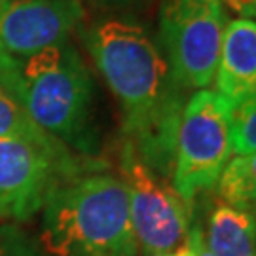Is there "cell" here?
<instances>
[{
  "label": "cell",
  "instance_id": "cell-12",
  "mask_svg": "<svg viewBox=\"0 0 256 256\" xmlns=\"http://www.w3.org/2000/svg\"><path fill=\"white\" fill-rule=\"evenodd\" d=\"M10 137L40 138L46 133L34 126L18 95L0 84V138Z\"/></svg>",
  "mask_w": 256,
  "mask_h": 256
},
{
  "label": "cell",
  "instance_id": "cell-17",
  "mask_svg": "<svg viewBox=\"0 0 256 256\" xmlns=\"http://www.w3.org/2000/svg\"><path fill=\"white\" fill-rule=\"evenodd\" d=\"M97 6L106 10H133V8H142L148 6L154 0H93Z\"/></svg>",
  "mask_w": 256,
  "mask_h": 256
},
{
  "label": "cell",
  "instance_id": "cell-1",
  "mask_svg": "<svg viewBox=\"0 0 256 256\" xmlns=\"http://www.w3.org/2000/svg\"><path fill=\"white\" fill-rule=\"evenodd\" d=\"M124 114L126 144L154 173L171 178L186 92L144 27L128 19H104L82 32Z\"/></svg>",
  "mask_w": 256,
  "mask_h": 256
},
{
  "label": "cell",
  "instance_id": "cell-13",
  "mask_svg": "<svg viewBox=\"0 0 256 256\" xmlns=\"http://www.w3.org/2000/svg\"><path fill=\"white\" fill-rule=\"evenodd\" d=\"M232 152L238 156L256 152V92L232 108Z\"/></svg>",
  "mask_w": 256,
  "mask_h": 256
},
{
  "label": "cell",
  "instance_id": "cell-5",
  "mask_svg": "<svg viewBox=\"0 0 256 256\" xmlns=\"http://www.w3.org/2000/svg\"><path fill=\"white\" fill-rule=\"evenodd\" d=\"M232 160V106L210 90L196 92L186 101L176 135L173 188L192 203L216 186Z\"/></svg>",
  "mask_w": 256,
  "mask_h": 256
},
{
  "label": "cell",
  "instance_id": "cell-10",
  "mask_svg": "<svg viewBox=\"0 0 256 256\" xmlns=\"http://www.w3.org/2000/svg\"><path fill=\"white\" fill-rule=\"evenodd\" d=\"M202 236L214 256H256V207H238L216 200Z\"/></svg>",
  "mask_w": 256,
  "mask_h": 256
},
{
  "label": "cell",
  "instance_id": "cell-4",
  "mask_svg": "<svg viewBox=\"0 0 256 256\" xmlns=\"http://www.w3.org/2000/svg\"><path fill=\"white\" fill-rule=\"evenodd\" d=\"M226 23L222 0H164L158 48L184 92L209 90L214 82Z\"/></svg>",
  "mask_w": 256,
  "mask_h": 256
},
{
  "label": "cell",
  "instance_id": "cell-16",
  "mask_svg": "<svg viewBox=\"0 0 256 256\" xmlns=\"http://www.w3.org/2000/svg\"><path fill=\"white\" fill-rule=\"evenodd\" d=\"M186 245L192 248L194 256H214L209 248H207L205 241H203L202 228H200V226H196V224H192V228H190V232H188Z\"/></svg>",
  "mask_w": 256,
  "mask_h": 256
},
{
  "label": "cell",
  "instance_id": "cell-3",
  "mask_svg": "<svg viewBox=\"0 0 256 256\" xmlns=\"http://www.w3.org/2000/svg\"><path fill=\"white\" fill-rule=\"evenodd\" d=\"M18 97L30 120L46 135L82 150L93 104V80L78 50L64 42L18 59Z\"/></svg>",
  "mask_w": 256,
  "mask_h": 256
},
{
  "label": "cell",
  "instance_id": "cell-15",
  "mask_svg": "<svg viewBox=\"0 0 256 256\" xmlns=\"http://www.w3.org/2000/svg\"><path fill=\"white\" fill-rule=\"evenodd\" d=\"M0 84L18 95V59L12 57L2 44H0Z\"/></svg>",
  "mask_w": 256,
  "mask_h": 256
},
{
  "label": "cell",
  "instance_id": "cell-6",
  "mask_svg": "<svg viewBox=\"0 0 256 256\" xmlns=\"http://www.w3.org/2000/svg\"><path fill=\"white\" fill-rule=\"evenodd\" d=\"M88 169L57 138H0V218L25 220L57 184Z\"/></svg>",
  "mask_w": 256,
  "mask_h": 256
},
{
  "label": "cell",
  "instance_id": "cell-14",
  "mask_svg": "<svg viewBox=\"0 0 256 256\" xmlns=\"http://www.w3.org/2000/svg\"><path fill=\"white\" fill-rule=\"evenodd\" d=\"M0 256H50L16 226L0 228Z\"/></svg>",
  "mask_w": 256,
  "mask_h": 256
},
{
  "label": "cell",
  "instance_id": "cell-7",
  "mask_svg": "<svg viewBox=\"0 0 256 256\" xmlns=\"http://www.w3.org/2000/svg\"><path fill=\"white\" fill-rule=\"evenodd\" d=\"M122 180L129 194V216L138 250L171 254L180 248L192 228V203L173 184L144 165L128 144L122 148Z\"/></svg>",
  "mask_w": 256,
  "mask_h": 256
},
{
  "label": "cell",
  "instance_id": "cell-18",
  "mask_svg": "<svg viewBox=\"0 0 256 256\" xmlns=\"http://www.w3.org/2000/svg\"><path fill=\"white\" fill-rule=\"evenodd\" d=\"M238 14L245 16L247 19L256 18V0H226Z\"/></svg>",
  "mask_w": 256,
  "mask_h": 256
},
{
  "label": "cell",
  "instance_id": "cell-9",
  "mask_svg": "<svg viewBox=\"0 0 256 256\" xmlns=\"http://www.w3.org/2000/svg\"><path fill=\"white\" fill-rule=\"evenodd\" d=\"M214 82L216 93L232 108L256 92V21L234 19L226 23Z\"/></svg>",
  "mask_w": 256,
  "mask_h": 256
},
{
  "label": "cell",
  "instance_id": "cell-20",
  "mask_svg": "<svg viewBox=\"0 0 256 256\" xmlns=\"http://www.w3.org/2000/svg\"><path fill=\"white\" fill-rule=\"evenodd\" d=\"M146 256H171V254H146Z\"/></svg>",
  "mask_w": 256,
  "mask_h": 256
},
{
  "label": "cell",
  "instance_id": "cell-2",
  "mask_svg": "<svg viewBox=\"0 0 256 256\" xmlns=\"http://www.w3.org/2000/svg\"><path fill=\"white\" fill-rule=\"evenodd\" d=\"M42 209L40 241L50 256H137L120 176L97 169L74 174L55 186Z\"/></svg>",
  "mask_w": 256,
  "mask_h": 256
},
{
  "label": "cell",
  "instance_id": "cell-8",
  "mask_svg": "<svg viewBox=\"0 0 256 256\" xmlns=\"http://www.w3.org/2000/svg\"><path fill=\"white\" fill-rule=\"evenodd\" d=\"M82 18V0H0V44L25 59L68 42Z\"/></svg>",
  "mask_w": 256,
  "mask_h": 256
},
{
  "label": "cell",
  "instance_id": "cell-11",
  "mask_svg": "<svg viewBox=\"0 0 256 256\" xmlns=\"http://www.w3.org/2000/svg\"><path fill=\"white\" fill-rule=\"evenodd\" d=\"M218 200L238 207H256V152L230 160L216 180Z\"/></svg>",
  "mask_w": 256,
  "mask_h": 256
},
{
  "label": "cell",
  "instance_id": "cell-19",
  "mask_svg": "<svg viewBox=\"0 0 256 256\" xmlns=\"http://www.w3.org/2000/svg\"><path fill=\"white\" fill-rule=\"evenodd\" d=\"M171 256H194V252H192V248H190L188 245H186V243H184L180 248H176L174 252H171Z\"/></svg>",
  "mask_w": 256,
  "mask_h": 256
}]
</instances>
